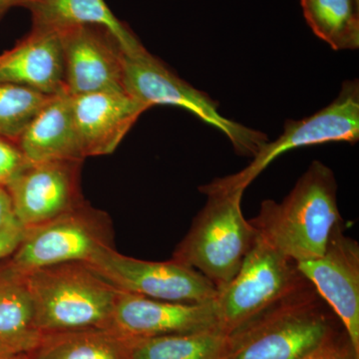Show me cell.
<instances>
[{
  "label": "cell",
  "instance_id": "1",
  "mask_svg": "<svg viewBox=\"0 0 359 359\" xmlns=\"http://www.w3.org/2000/svg\"><path fill=\"white\" fill-rule=\"evenodd\" d=\"M340 221L334 172L313 161L282 202L264 201L250 223L259 238L301 263L323 256Z\"/></svg>",
  "mask_w": 359,
  "mask_h": 359
},
{
  "label": "cell",
  "instance_id": "2",
  "mask_svg": "<svg viewBox=\"0 0 359 359\" xmlns=\"http://www.w3.org/2000/svg\"><path fill=\"white\" fill-rule=\"evenodd\" d=\"M344 330L311 283L231 332L224 359H299Z\"/></svg>",
  "mask_w": 359,
  "mask_h": 359
},
{
  "label": "cell",
  "instance_id": "3",
  "mask_svg": "<svg viewBox=\"0 0 359 359\" xmlns=\"http://www.w3.org/2000/svg\"><path fill=\"white\" fill-rule=\"evenodd\" d=\"M25 278L42 334L110 328L119 290L88 264H54Z\"/></svg>",
  "mask_w": 359,
  "mask_h": 359
},
{
  "label": "cell",
  "instance_id": "4",
  "mask_svg": "<svg viewBox=\"0 0 359 359\" xmlns=\"http://www.w3.org/2000/svg\"><path fill=\"white\" fill-rule=\"evenodd\" d=\"M244 192L211 194L172 259L199 271L216 289L235 278L257 233L242 211Z\"/></svg>",
  "mask_w": 359,
  "mask_h": 359
},
{
  "label": "cell",
  "instance_id": "5",
  "mask_svg": "<svg viewBox=\"0 0 359 359\" xmlns=\"http://www.w3.org/2000/svg\"><path fill=\"white\" fill-rule=\"evenodd\" d=\"M124 87L148 109L156 105L176 106L197 116L226 135L238 155L254 158L269 142L266 134L224 117L218 102L180 78L147 49L133 55L125 54Z\"/></svg>",
  "mask_w": 359,
  "mask_h": 359
},
{
  "label": "cell",
  "instance_id": "6",
  "mask_svg": "<svg viewBox=\"0 0 359 359\" xmlns=\"http://www.w3.org/2000/svg\"><path fill=\"white\" fill-rule=\"evenodd\" d=\"M359 140V83L346 80L327 107L302 120H287L283 134L268 142L252 162L237 173L212 180L199 188L204 195L244 192L280 156L294 149L332 142L355 144Z\"/></svg>",
  "mask_w": 359,
  "mask_h": 359
},
{
  "label": "cell",
  "instance_id": "7",
  "mask_svg": "<svg viewBox=\"0 0 359 359\" xmlns=\"http://www.w3.org/2000/svg\"><path fill=\"white\" fill-rule=\"evenodd\" d=\"M108 247H114L110 217L84 200L57 218L25 230L6 263L25 275L54 264H87L99 250Z\"/></svg>",
  "mask_w": 359,
  "mask_h": 359
},
{
  "label": "cell",
  "instance_id": "8",
  "mask_svg": "<svg viewBox=\"0 0 359 359\" xmlns=\"http://www.w3.org/2000/svg\"><path fill=\"white\" fill-rule=\"evenodd\" d=\"M309 283L295 262L257 236L237 275L215 299L219 328L231 334Z\"/></svg>",
  "mask_w": 359,
  "mask_h": 359
},
{
  "label": "cell",
  "instance_id": "9",
  "mask_svg": "<svg viewBox=\"0 0 359 359\" xmlns=\"http://www.w3.org/2000/svg\"><path fill=\"white\" fill-rule=\"evenodd\" d=\"M121 292L159 301L199 304L215 301L218 290L199 271L174 261H144L104 248L87 263Z\"/></svg>",
  "mask_w": 359,
  "mask_h": 359
},
{
  "label": "cell",
  "instance_id": "10",
  "mask_svg": "<svg viewBox=\"0 0 359 359\" xmlns=\"http://www.w3.org/2000/svg\"><path fill=\"white\" fill-rule=\"evenodd\" d=\"M83 161L32 163L6 186L14 217L25 229L39 226L83 202Z\"/></svg>",
  "mask_w": 359,
  "mask_h": 359
},
{
  "label": "cell",
  "instance_id": "11",
  "mask_svg": "<svg viewBox=\"0 0 359 359\" xmlns=\"http://www.w3.org/2000/svg\"><path fill=\"white\" fill-rule=\"evenodd\" d=\"M304 278L332 308L359 354V245L344 233L342 221L332 231L323 256L297 263Z\"/></svg>",
  "mask_w": 359,
  "mask_h": 359
},
{
  "label": "cell",
  "instance_id": "12",
  "mask_svg": "<svg viewBox=\"0 0 359 359\" xmlns=\"http://www.w3.org/2000/svg\"><path fill=\"white\" fill-rule=\"evenodd\" d=\"M62 47L65 84L70 95L126 91L124 56L114 35L98 25H80L58 32Z\"/></svg>",
  "mask_w": 359,
  "mask_h": 359
},
{
  "label": "cell",
  "instance_id": "13",
  "mask_svg": "<svg viewBox=\"0 0 359 359\" xmlns=\"http://www.w3.org/2000/svg\"><path fill=\"white\" fill-rule=\"evenodd\" d=\"M219 328L216 301L187 304L118 292L110 330L128 339L194 334ZM221 330V328H219Z\"/></svg>",
  "mask_w": 359,
  "mask_h": 359
},
{
  "label": "cell",
  "instance_id": "14",
  "mask_svg": "<svg viewBox=\"0 0 359 359\" xmlns=\"http://www.w3.org/2000/svg\"><path fill=\"white\" fill-rule=\"evenodd\" d=\"M71 107L84 159L114 153L139 117L149 110L126 91L71 95Z\"/></svg>",
  "mask_w": 359,
  "mask_h": 359
},
{
  "label": "cell",
  "instance_id": "15",
  "mask_svg": "<svg viewBox=\"0 0 359 359\" xmlns=\"http://www.w3.org/2000/svg\"><path fill=\"white\" fill-rule=\"evenodd\" d=\"M0 83L20 85L47 95L65 89L59 33L32 28L13 48L0 54Z\"/></svg>",
  "mask_w": 359,
  "mask_h": 359
},
{
  "label": "cell",
  "instance_id": "16",
  "mask_svg": "<svg viewBox=\"0 0 359 359\" xmlns=\"http://www.w3.org/2000/svg\"><path fill=\"white\" fill-rule=\"evenodd\" d=\"M15 7L30 13L32 28L60 32L75 26H102L114 35L127 55L146 49L131 28L116 18L105 0H18Z\"/></svg>",
  "mask_w": 359,
  "mask_h": 359
},
{
  "label": "cell",
  "instance_id": "17",
  "mask_svg": "<svg viewBox=\"0 0 359 359\" xmlns=\"http://www.w3.org/2000/svg\"><path fill=\"white\" fill-rule=\"evenodd\" d=\"M16 144L32 163L84 161L73 120L71 95L66 88L51 95Z\"/></svg>",
  "mask_w": 359,
  "mask_h": 359
},
{
  "label": "cell",
  "instance_id": "18",
  "mask_svg": "<svg viewBox=\"0 0 359 359\" xmlns=\"http://www.w3.org/2000/svg\"><path fill=\"white\" fill-rule=\"evenodd\" d=\"M41 332L35 323L25 273L8 264L0 266V353L30 354L39 346Z\"/></svg>",
  "mask_w": 359,
  "mask_h": 359
},
{
  "label": "cell",
  "instance_id": "19",
  "mask_svg": "<svg viewBox=\"0 0 359 359\" xmlns=\"http://www.w3.org/2000/svg\"><path fill=\"white\" fill-rule=\"evenodd\" d=\"M30 359H132L131 339L110 328L42 335Z\"/></svg>",
  "mask_w": 359,
  "mask_h": 359
},
{
  "label": "cell",
  "instance_id": "20",
  "mask_svg": "<svg viewBox=\"0 0 359 359\" xmlns=\"http://www.w3.org/2000/svg\"><path fill=\"white\" fill-rule=\"evenodd\" d=\"M230 335L219 328L194 334L131 339L132 359H224Z\"/></svg>",
  "mask_w": 359,
  "mask_h": 359
},
{
  "label": "cell",
  "instance_id": "21",
  "mask_svg": "<svg viewBox=\"0 0 359 359\" xmlns=\"http://www.w3.org/2000/svg\"><path fill=\"white\" fill-rule=\"evenodd\" d=\"M314 34L334 50L359 47V0H301Z\"/></svg>",
  "mask_w": 359,
  "mask_h": 359
},
{
  "label": "cell",
  "instance_id": "22",
  "mask_svg": "<svg viewBox=\"0 0 359 359\" xmlns=\"http://www.w3.org/2000/svg\"><path fill=\"white\" fill-rule=\"evenodd\" d=\"M50 97L20 85L0 83V137L16 143Z\"/></svg>",
  "mask_w": 359,
  "mask_h": 359
},
{
  "label": "cell",
  "instance_id": "23",
  "mask_svg": "<svg viewBox=\"0 0 359 359\" xmlns=\"http://www.w3.org/2000/svg\"><path fill=\"white\" fill-rule=\"evenodd\" d=\"M32 164L15 142L0 137V186L6 187Z\"/></svg>",
  "mask_w": 359,
  "mask_h": 359
},
{
  "label": "cell",
  "instance_id": "24",
  "mask_svg": "<svg viewBox=\"0 0 359 359\" xmlns=\"http://www.w3.org/2000/svg\"><path fill=\"white\" fill-rule=\"evenodd\" d=\"M299 359H359L346 330L335 335L313 351Z\"/></svg>",
  "mask_w": 359,
  "mask_h": 359
},
{
  "label": "cell",
  "instance_id": "25",
  "mask_svg": "<svg viewBox=\"0 0 359 359\" xmlns=\"http://www.w3.org/2000/svg\"><path fill=\"white\" fill-rule=\"evenodd\" d=\"M25 229L16 219L0 230V262L15 252L25 237Z\"/></svg>",
  "mask_w": 359,
  "mask_h": 359
},
{
  "label": "cell",
  "instance_id": "26",
  "mask_svg": "<svg viewBox=\"0 0 359 359\" xmlns=\"http://www.w3.org/2000/svg\"><path fill=\"white\" fill-rule=\"evenodd\" d=\"M15 219L11 197L6 187L0 186V230Z\"/></svg>",
  "mask_w": 359,
  "mask_h": 359
},
{
  "label": "cell",
  "instance_id": "27",
  "mask_svg": "<svg viewBox=\"0 0 359 359\" xmlns=\"http://www.w3.org/2000/svg\"><path fill=\"white\" fill-rule=\"evenodd\" d=\"M18 0H0V21L4 20V16L11 8L15 7Z\"/></svg>",
  "mask_w": 359,
  "mask_h": 359
},
{
  "label": "cell",
  "instance_id": "28",
  "mask_svg": "<svg viewBox=\"0 0 359 359\" xmlns=\"http://www.w3.org/2000/svg\"><path fill=\"white\" fill-rule=\"evenodd\" d=\"M28 354H22V355H13V354L0 353V359H26Z\"/></svg>",
  "mask_w": 359,
  "mask_h": 359
},
{
  "label": "cell",
  "instance_id": "29",
  "mask_svg": "<svg viewBox=\"0 0 359 359\" xmlns=\"http://www.w3.org/2000/svg\"><path fill=\"white\" fill-rule=\"evenodd\" d=\"M26 359H30V358H29V355H28V356H27V358H26Z\"/></svg>",
  "mask_w": 359,
  "mask_h": 359
}]
</instances>
